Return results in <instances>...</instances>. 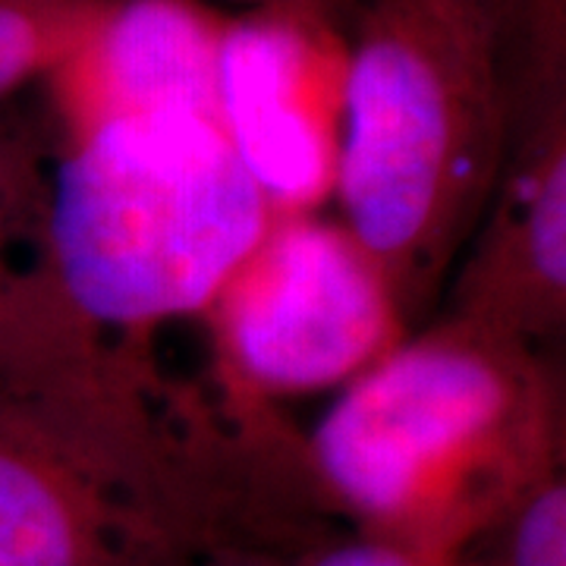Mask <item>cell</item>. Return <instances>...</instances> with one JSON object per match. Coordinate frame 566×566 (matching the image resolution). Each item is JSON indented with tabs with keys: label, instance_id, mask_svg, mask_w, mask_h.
Segmentation results:
<instances>
[{
	"label": "cell",
	"instance_id": "cell-8",
	"mask_svg": "<svg viewBox=\"0 0 566 566\" xmlns=\"http://www.w3.org/2000/svg\"><path fill=\"white\" fill-rule=\"evenodd\" d=\"M227 20L208 0H111L80 51L44 80L63 139L95 123L145 114L221 120L218 66Z\"/></svg>",
	"mask_w": 566,
	"mask_h": 566
},
{
	"label": "cell",
	"instance_id": "cell-13",
	"mask_svg": "<svg viewBox=\"0 0 566 566\" xmlns=\"http://www.w3.org/2000/svg\"><path fill=\"white\" fill-rule=\"evenodd\" d=\"M312 547V545H308ZM308 547L271 545V542H237V545L214 547L196 557H186L174 566H303Z\"/></svg>",
	"mask_w": 566,
	"mask_h": 566
},
{
	"label": "cell",
	"instance_id": "cell-16",
	"mask_svg": "<svg viewBox=\"0 0 566 566\" xmlns=\"http://www.w3.org/2000/svg\"><path fill=\"white\" fill-rule=\"evenodd\" d=\"M240 10H255V7H312L305 0H227Z\"/></svg>",
	"mask_w": 566,
	"mask_h": 566
},
{
	"label": "cell",
	"instance_id": "cell-12",
	"mask_svg": "<svg viewBox=\"0 0 566 566\" xmlns=\"http://www.w3.org/2000/svg\"><path fill=\"white\" fill-rule=\"evenodd\" d=\"M303 566H453V560L428 557L409 547L390 545L368 535H322L303 554Z\"/></svg>",
	"mask_w": 566,
	"mask_h": 566
},
{
	"label": "cell",
	"instance_id": "cell-15",
	"mask_svg": "<svg viewBox=\"0 0 566 566\" xmlns=\"http://www.w3.org/2000/svg\"><path fill=\"white\" fill-rule=\"evenodd\" d=\"M305 3H315V7H322L327 13H334V17H340V20H353V13H356V7H359V0H305Z\"/></svg>",
	"mask_w": 566,
	"mask_h": 566
},
{
	"label": "cell",
	"instance_id": "cell-5",
	"mask_svg": "<svg viewBox=\"0 0 566 566\" xmlns=\"http://www.w3.org/2000/svg\"><path fill=\"white\" fill-rule=\"evenodd\" d=\"M221 412L271 457L293 453L271 400L346 387L412 334L381 268L344 221L271 214L202 312Z\"/></svg>",
	"mask_w": 566,
	"mask_h": 566
},
{
	"label": "cell",
	"instance_id": "cell-7",
	"mask_svg": "<svg viewBox=\"0 0 566 566\" xmlns=\"http://www.w3.org/2000/svg\"><path fill=\"white\" fill-rule=\"evenodd\" d=\"M444 315L545 349L566 324V111L516 133L485 218L447 277Z\"/></svg>",
	"mask_w": 566,
	"mask_h": 566
},
{
	"label": "cell",
	"instance_id": "cell-4",
	"mask_svg": "<svg viewBox=\"0 0 566 566\" xmlns=\"http://www.w3.org/2000/svg\"><path fill=\"white\" fill-rule=\"evenodd\" d=\"M271 208L202 114L117 117L63 139L39 208V249L10 274L107 340L202 315L259 243Z\"/></svg>",
	"mask_w": 566,
	"mask_h": 566
},
{
	"label": "cell",
	"instance_id": "cell-10",
	"mask_svg": "<svg viewBox=\"0 0 566 566\" xmlns=\"http://www.w3.org/2000/svg\"><path fill=\"white\" fill-rule=\"evenodd\" d=\"M107 7L111 0H0V98L70 61Z\"/></svg>",
	"mask_w": 566,
	"mask_h": 566
},
{
	"label": "cell",
	"instance_id": "cell-6",
	"mask_svg": "<svg viewBox=\"0 0 566 566\" xmlns=\"http://www.w3.org/2000/svg\"><path fill=\"white\" fill-rule=\"evenodd\" d=\"M344 20L318 7L230 17L218 66L223 136L271 214L334 199L344 126Z\"/></svg>",
	"mask_w": 566,
	"mask_h": 566
},
{
	"label": "cell",
	"instance_id": "cell-14",
	"mask_svg": "<svg viewBox=\"0 0 566 566\" xmlns=\"http://www.w3.org/2000/svg\"><path fill=\"white\" fill-rule=\"evenodd\" d=\"M25 202H39L35 192L25 189V174H10V164L0 161V268H3V245L10 237V223H17V211Z\"/></svg>",
	"mask_w": 566,
	"mask_h": 566
},
{
	"label": "cell",
	"instance_id": "cell-11",
	"mask_svg": "<svg viewBox=\"0 0 566 566\" xmlns=\"http://www.w3.org/2000/svg\"><path fill=\"white\" fill-rule=\"evenodd\" d=\"M453 566H566V479L554 472L475 538Z\"/></svg>",
	"mask_w": 566,
	"mask_h": 566
},
{
	"label": "cell",
	"instance_id": "cell-9",
	"mask_svg": "<svg viewBox=\"0 0 566 566\" xmlns=\"http://www.w3.org/2000/svg\"><path fill=\"white\" fill-rule=\"evenodd\" d=\"M501 44L516 133L566 111V0H479Z\"/></svg>",
	"mask_w": 566,
	"mask_h": 566
},
{
	"label": "cell",
	"instance_id": "cell-2",
	"mask_svg": "<svg viewBox=\"0 0 566 566\" xmlns=\"http://www.w3.org/2000/svg\"><path fill=\"white\" fill-rule=\"evenodd\" d=\"M322 516L457 560L564 472V390L545 349L441 318L340 387L303 438Z\"/></svg>",
	"mask_w": 566,
	"mask_h": 566
},
{
	"label": "cell",
	"instance_id": "cell-3",
	"mask_svg": "<svg viewBox=\"0 0 566 566\" xmlns=\"http://www.w3.org/2000/svg\"><path fill=\"white\" fill-rule=\"evenodd\" d=\"M513 139L504 57L479 0H359L334 199L409 327L444 293Z\"/></svg>",
	"mask_w": 566,
	"mask_h": 566
},
{
	"label": "cell",
	"instance_id": "cell-1",
	"mask_svg": "<svg viewBox=\"0 0 566 566\" xmlns=\"http://www.w3.org/2000/svg\"><path fill=\"white\" fill-rule=\"evenodd\" d=\"M221 406L0 281V566H174L322 532Z\"/></svg>",
	"mask_w": 566,
	"mask_h": 566
}]
</instances>
